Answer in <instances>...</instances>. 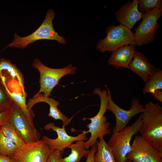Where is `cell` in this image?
Here are the masks:
<instances>
[{
  "label": "cell",
  "instance_id": "obj_1",
  "mask_svg": "<svg viewBox=\"0 0 162 162\" xmlns=\"http://www.w3.org/2000/svg\"><path fill=\"white\" fill-rule=\"evenodd\" d=\"M142 123L139 132L157 151L162 154V107L158 103L149 102L142 113Z\"/></svg>",
  "mask_w": 162,
  "mask_h": 162
},
{
  "label": "cell",
  "instance_id": "obj_2",
  "mask_svg": "<svg viewBox=\"0 0 162 162\" xmlns=\"http://www.w3.org/2000/svg\"><path fill=\"white\" fill-rule=\"evenodd\" d=\"M56 15L54 11L52 9L48 10L43 22L34 32L25 37H21L15 33L13 41L8 44L5 49L14 47L23 49L29 44L37 41L46 40L57 41L59 44H65L66 40L65 38L58 34L53 28L52 21Z\"/></svg>",
  "mask_w": 162,
  "mask_h": 162
},
{
  "label": "cell",
  "instance_id": "obj_3",
  "mask_svg": "<svg viewBox=\"0 0 162 162\" xmlns=\"http://www.w3.org/2000/svg\"><path fill=\"white\" fill-rule=\"evenodd\" d=\"M93 93L99 97L100 105L99 110L94 116L90 118H84L83 120L89 119L91 122L87 125L88 129L86 133H90L91 136L84 143L85 148L88 149L96 143L98 138L103 137L104 136L110 134L111 130L110 128V124L107 121V118L104 116L107 110V108L109 100V97L106 90H101L100 88H95Z\"/></svg>",
  "mask_w": 162,
  "mask_h": 162
},
{
  "label": "cell",
  "instance_id": "obj_4",
  "mask_svg": "<svg viewBox=\"0 0 162 162\" xmlns=\"http://www.w3.org/2000/svg\"><path fill=\"white\" fill-rule=\"evenodd\" d=\"M142 123V113L130 125L119 132L112 134L107 143L111 149L116 162H125L127 155L131 149L132 136L139 132Z\"/></svg>",
  "mask_w": 162,
  "mask_h": 162
},
{
  "label": "cell",
  "instance_id": "obj_5",
  "mask_svg": "<svg viewBox=\"0 0 162 162\" xmlns=\"http://www.w3.org/2000/svg\"><path fill=\"white\" fill-rule=\"evenodd\" d=\"M32 66L38 70L40 75V89L37 93H43L48 97L54 88L59 85V81L62 77L68 74H74L77 69L71 64L62 68H51L45 65L38 58L34 60Z\"/></svg>",
  "mask_w": 162,
  "mask_h": 162
},
{
  "label": "cell",
  "instance_id": "obj_6",
  "mask_svg": "<svg viewBox=\"0 0 162 162\" xmlns=\"http://www.w3.org/2000/svg\"><path fill=\"white\" fill-rule=\"evenodd\" d=\"M106 37L99 41L96 47L101 52H112L121 46L135 44L133 33L123 25L109 26L106 29Z\"/></svg>",
  "mask_w": 162,
  "mask_h": 162
},
{
  "label": "cell",
  "instance_id": "obj_7",
  "mask_svg": "<svg viewBox=\"0 0 162 162\" xmlns=\"http://www.w3.org/2000/svg\"><path fill=\"white\" fill-rule=\"evenodd\" d=\"M161 13L162 12L158 8L143 13L142 21L133 33L135 45L141 46L150 43L154 40L159 26L158 20Z\"/></svg>",
  "mask_w": 162,
  "mask_h": 162
},
{
  "label": "cell",
  "instance_id": "obj_8",
  "mask_svg": "<svg viewBox=\"0 0 162 162\" xmlns=\"http://www.w3.org/2000/svg\"><path fill=\"white\" fill-rule=\"evenodd\" d=\"M8 122L13 126L16 132L25 143L39 140L40 134L31 125L28 119L20 107L13 102Z\"/></svg>",
  "mask_w": 162,
  "mask_h": 162
},
{
  "label": "cell",
  "instance_id": "obj_9",
  "mask_svg": "<svg viewBox=\"0 0 162 162\" xmlns=\"http://www.w3.org/2000/svg\"><path fill=\"white\" fill-rule=\"evenodd\" d=\"M51 152L41 140L25 143L10 158L13 162H47Z\"/></svg>",
  "mask_w": 162,
  "mask_h": 162
},
{
  "label": "cell",
  "instance_id": "obj_10",
  "mask_svg": "<svg viewBox=\"0 0 162 162\" xmlns=\"http://www.w3.org/2000/svg\"><path fill=\"white\" fill-rule=\"evenodd\" d=\"M109 100L107 109L114 115L116 119V125L112 130V134H116L127 126L131 118L136 115L142 113L144 111V106L140 103L139 100L133 97L131 106L129 110H124L117 105L112 99L111 93L106 85Z\"/></svg>",
  "mask_w": 162,
  "mask_h": 162
},
{
  "label": "cell",
  "instance_id": "obj_11",
  "mask_svg": "<svg viewBox=\"0 0 162 162\" xmlns=\"http://www.w3.org/2000/svg\"><path fill=\"white\" fill-rule=\"evenodd\" d=\"M127 160L132 162H162V154L157 151L141 135L136 136Z\"/></svg>",
  "mask_w": 162,
  "mask_h": 162
},
{
  "label": "cell",
  "instance_id": "obj_12",
  "mask_svg": "<svg viewBox=\"0 0 162 162\" xmlns=\"http://www.w3.org/2000/svg\"><path fill=\"white\" fill-rule=\"evenodd\" d=\"M44 128L47 130H52L55 131L57 135V138L55 139L50 138L45 136L42 137V140L48 145L51 152L54 150L64 152V150L68 148L74 141L78 140L85 141L88 140L87 133L85 130L76 136H70L66 133L64 125L60 128L56 126L52 122H50L44 126Z\"/></svg>",
  "mask_w": 162,
  "mask_h": 162
},
{
  "label": "cell",
  "instance_id": "obj_13",
  "mask_svg": "<svg viewBox=\"0 0 162 162\" xmlns=\"http://www.w3.org/2000/svg\"><path fill=\"white\" fill-rule=\"evenodd\" d=\"M138 3V0H134L120 7L115 15L120 24L131 30L136 22L142 18L143 13L139 11Z\"/></svg>",
  "mask_w": 162,
  "mask_h": 162
},
{
  "label": "cell",
  "instance_id": "obj_14",
  "mask_svg": "<svg viewBox=\"0 0 162 162\" xmlns=\"http://www.w3.org/2000/svg\"><path fill=\"white\" fill-rule=\"evenodd\" d=\"M40 102H44L49 106V113L48 115L55 120H61L65 127L70 123L73 117L68 118L66 116L62 113L58 108L59 105V102L53 98L45 96L42 93H36L32 98L29 99L27 103V108L31 109L32 107L36 104Z\"/></svg>",
  "mask_w": 162,
  "mask_h": 162
},
{
  "label": "cell",
  "instance_id": "obj_15",
  "mask_svg": "<svg viewBox=\"0 0 162 162\" xmlns=\"http://www.w3.org/2000/svg\"><path fill=\"white\" fill-rule=\"evenodd\" d=\"M135 44L126 45L121 46L112 52L108 62L116 69L122 67L129 69L136 51Z\"/></svg>",
  "mask_w": 162,
  "mask_h": 162
},
{
  "label": "cell",
  "instance_id": "obj_16",
  "mask_svg": "<svg viewBox=\"0 0 162 162\" xmlns=\"http://www.w3.org/2000/svg\"><path fill=\"white\" fill-rule=\"evenodd\" d=\"M129 67L130 70L136 74L145 83L156 69L142 53L136 51Z\"/></svg>",
  "mask_w": 162,
  "mask_h": 162
},
{
  "label": "cell",
  "instance_id": "obj_17",
  "mask_svg": "<svg viewBox=\"0 0 162 162\" xmlns=\"http://www.w3.org/2000/svg\"><path fill=\"white\" fill-rule=\"evenodd\" d=\"M97 140V150L94 157V162H116L111 148L103 137Z\"/></svg>",
  "mask_w": 162,
  "mask_h": 162
},
{
  "label": "cell",
  "instance_id": "obj_18",
  "mask_svg": "<svg viewBox=\"0 0 162 162\" xmlns=\"http://www.w3.org/2000/svg\"><path fill=\"white\" fill-rule=\"evenodd\" d=\"M85 141L78 140L75 143H72L68 148L71 149V153L68 156L62 158V162H80L81 159L87 156L90 150L85 147Z\"/></svg>",
  "mask_w": 162,
  "mask_h": 162
},
{
  "label": "cell",
  "instance_id": "obj_19",
  "mask_svg": "<svg viewBox=\"0 0 162 162\" xmlns=\"http://www.w3.org/2000/svg\"><path fill=\"white\" fill-rule=\"evenodd\" d=\"M8 73L13 79H17L22 85L24 82L22 73L15 64L8 59L3 58L0 59V74Z\"/></svg>",
  "mask_w": 162,
  "mask_h": 162
},
{
  "label": "cell",
  "instance_id": "obj_20",
  "mask_svg": "<svg viewBox=\"0 0 162 162\" xmlns=\"http://www.w3.org/2000/svg\"><path fill=\"white\" fill-rule=\"evenodd\" d=\"M162 89V70L155 69L153 74L149 77L143 89V94H152L156 90Z\"/></svg>",
  "mask_w": 162,
  "mask_h": 162
},
{
  "label": "cell",
  "instance_id": "obj_21",
  "mask_svg": "<svg viewBox=\"0 0 162 162\" xmlns=\"http://www.w3.org/2000/svg\"><path fill=\"white\" fill-rule=\"evenodd\" d=\"M0 131L19 148L25 143L17 134L12 125L8 122L0 126Z\"/></svg>",
  "mask_w": 162,
  "mask_h": 162
},
{
  "label": "cell",
  "instance_id": "obj_22",
  "mask_svg": "<svg viewBox=\"0 0 162 162\" xmlns=\"http://www.w3.org/2000/svg\"><path fill=\"white\" fill-rule=\"evenodd\" d=\"M19 148L0 131V154L6 155L11 157Z\"/></svg>",
  "mask_w": 162,
  "mask_h": 162
},
{
  "label": "cell",
  "instance_id": "obj_23",
  "mask_svg": "<svg viewBox=\"0 0 162 162\" xmlns=\"http://www.w3.org/2000/svg\"><path fill=\"white\" fill-rule=\"evenodd\" d=\"M13 103L9 91L0 79V112L8 109Z\"/></svg>",
  "mask_w": 162,
  "mask_h": 162
},
{
  "label": "cell",
  "instance_id": "obj_24",
  "mask_svg": "<svg viewBox=\"0 0 162 162\" xmlns=\"http://www.w3.org/2000/svg\"><path fill=\"white\" fill-rule=\"evenodd\" d=\"M162 4L161 0H139L138 8L142 13L156 8L162 12Z\"/></svg>",
  "mask_w": 162,
  "mask_h": 162
},
{
  "label": "cell",
  "instance_id": "obj_25",
  "mask_svg": "<svg viewBox=\"0 0 162 162\" xmlns=\"http://www.w3.org/2000/svg\"><path fill=\"white\" fill-rule=\"evenodd\" d=\"M64 152L57 150H53L50 155L47 162H62V156Z\"/></svg>",
  "mask_w": 162,
  "mask_h": 162
},
{
  "label": "cell",
  "instance_id": "obj_26",
  "mask_svg": "<svg viewBox=\"0 0 162 162\" xmlns=\"http://www.w3.org/2000/svg\"><path fill=\"white\" fill-rule=\"evenodd\" d=\"M11 111V105L6 110L0 112V126L8 122Z\"/></svg>",
  "mask_w": 162,
  "mask_h": 162
},
{
  "label": "cell",
  "instance_id": "obj_27",
  "mask_svg": "<svg viewBox=\"0 0 162 162\" xmlns=\"http://www.w3.org/2000/svg\"><path fill=\"white\" fill-rule=\"evenodd\" d=\"M97 150V145L96 143L91 146L90 152L87 156V159L85 162H94V155Z\"/></svg>",
  "mask_w": 162,
  "mask_h": 162
},
{
  "label": "cell",
  "instance_id": "obj_28",
  "mask_svg": "<svg viewBox=\"0 0 162 162\" xmlns=\"http://www.w3.org/2000/svg\"><path fill=\"white\" fill-rule=\"evenodd\" d=\"M154 99L157 101L162 102V91L156 90L152 94Z\"/></svg>",
  "mask_w": 162,
  "mask_h": 162
},
{
  "label": "cell",
  "instance_id": "obj_29",
  "mask_svg": "<svg viewBox=\"0 0 162 162\" xmlns=\"http://www.w3.org/2000/svg\"><path fill=\"white\" fill-rule=\"evenodd\" d=\"M0 162H13L11 158L7 155L0 154Z\"/></svg>",
  "mask_w": 162,
  "mask_h": 162
},
{
  "label": "cell",
  "instance_id": "obj_30",
  "mask_svg": "<svg viewBox=\"0 0 162 162\" xmlns=\"http://www.w3.org/2000/svg\"><path fill=\"white\" fill-rule=\"evenodd\" d=\"M125 162H131V161H130L129 160H127Z\"/></svg>",
  "mask_w": 162,
  "mask_h": 162
}]
</instances>
